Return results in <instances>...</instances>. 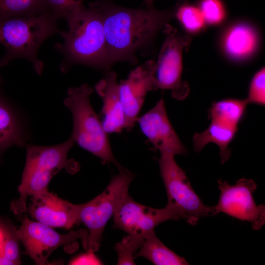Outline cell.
Listing matches in <instances>:
<instances>
[{
  "label": "cell",
  "instance_id": "44dd1931",
  "mask_svg": "<svg viewBox=\"0 0 265 265\" xmlns=\"http://www.w3.org/2000/svg\"><path fill=\"white\" fill-rule=\"evenodd\" d=\"M48 12L44 0H0V21Z\"/></svg>",
  "mask_w": 265,
  "mask_h": 265
},
{
  "label": "cell",
  "instance_id": "ac0fdd59",
  "mask_svg": "<svg viewBox=\"0 0 265 265\" xmlns=\"http://www.w3.org/2000/svg\"><path fill=\"white\" fill-rule=\"evenodd\" d=\"M238 128L219 122L211 121L209 127L201 133H196L193 137L194 149L201 151L210 143L217 145L219 148L221 163L224 164L231 156V152L228 147L234 138Z\"/></svg>",
  "mask_w": 265,
  "mask_h": 265
},
{
  "label": "cell",
  "instance_id": "9a60e30c",
  "mask_svg": "<svg viewBox=\"0 0 265 265\" xmlns=\"http://www.w3.org/2000/svg\"><path fill=\"white\" fill-rule=\"evenodd\" d=\"M0 84V162L6 151L25 147L31 137L29 121L21 108L3 91Z\"/></svg>",
  "mask_w": 265,
  "mask_h": 265
},
{
  "label": "cell",
  "instance_id": "8fae6325",
  "mask_svg": "<svg viewBox=\"0 0 265 265\" xmlns=\"http://www.w3.org/2000/svg\"><path fill=\"white\" fill-rule=\"evenodd\" d=\"M114 227L129 235L145 236L157 225L166 221L180 220L181 215L166 206L153 208L135 201L128 194L122 201L114 215Z\"/></svg>",
  "mask_w": 265,
  "mask_h": 265
},
{
  "label": "cell",
  "instance_id": "7c38bea8",
  "mask_svg": "<svg viewBox=\"0 0 265 265\" xmlns=\"http://www.w3.org/2000/svg\"><path fill=\"white\" fill-rule=\"evenodd\" d=\"M155 61L149 60L131 71L127 78L119 82V93L122 105L125 127L131 130L137 122L146 94L156 90L153 72Z\"/></svg>",
  "mask_w": 265,
  "mask_h": 265
},
{
  "label": "cell",
  "instance_id": "52a82bcc",
  "mask_svg": "<svg viewBox=\"0 0 265 265\" xmlns=\"http://www.w3.org/2000/svg\"><path fill=\"white\" fill-rule=\"evenodd\" d=\"M158 162L167 195L166 206L177 211L182 219L192 225L197 224L201 218L211 215L213 207L203 203L176 162L174 156L161 155Z\"/></svg>",
  "mask_w": 265,
  "mask_h": 265
},
{
  "label": "cell",
  "instance_id": "e0dca14e",
  "mask_svg": "<svg viewBox=\"0 0 265 265\" xmlns=\"http://www.w3.org/2000/svg\"><path fill=\"white\" fill-rule=\"evenodd\" d=\"M95 89L103 102L100 120L104 130L107 134L120 133L125 129V119L117 74L113 71L106 72Z\"/></svg>",
  "mask_w": 265,
  "mask_h": 265
},
{
  "label": "cell",
  "instance_id": "8992f818",
  "mask_svg": "<svg viewBox=\"0 0 265 265\" xmlns=\"http://www.w3.org/2000/svg\"><path fill=\"white\" fill-rule=\"evenodd\" d=\"M114 176L107 187L92 200L79 204V218L87 228V235L81 239L86 251L99 250L105 226L128 194L134 175L123 168Z\"/></svg>",
  "mask_w": 265,
  "mask_h": 265
},
{
  "label": "cell",
  "instance_id": "7a4b0ae2",
  "mask_svg": "<svg viewBox=\"0 0 265 265\" xmlns=\"http://www.w3.org/2000/svg\"><path fill=\"white\" fill-rule=\"evenodd\" d=\"M68 29L61 30L62 42L54 45L62 57L59 68L66 73L75 65L107 72L113 65L109 55L101 14L91 3L66 21Z\"/></svg>",
  "mask_w": 265,
  "mask_h": 265
},
{
  "label": "cell",
  "instance_id": "5bb4252c",
  "mask_svg": "<svg viewBox=\"0 0 265 265\" xmlns=\"http://www.w3.org/2000/svg\"><path fill=\"white\" fill-rule=\"evenodd\" d=\"M26 212L37 221L51 227L69 229L80 223L79 204L63 200L48 190L31 196Z\"/></svg>",
  "mask_w": 265,
  "mask_h": 265
},
{
  "label": "cell",
  "instance_id": "603a6c76",
  "mask_svg": "<svg viewBox=\"0 0 265 265\" xmlns=\"http://www.w3.org/2000/svg\"><path fill=\"white\" fill-rule=\"evenodd\" d=\"M144 236L129 235L115 244L118 265H135L134 253L139 249Z\"/></svg>",
  "mask_w": 265,
  "mask_h": 265
},
{
  "label": "cell",
  "instance_id": "484cf974",
  "mask_svg": "<svg viewBox=\"0 0 265 265\" xmlns=\"http://www.w3.org/2000/svg\"><path fill=\"white\" fill-rule=\"evenodd\" d=\"M0 226L3 234V252L4 255L14 262L16 265H19L20 253L19 239L15 233L16 228L12 225L2 224Z\"/></svg>",
  "mask_w": 265,
  "mask_h": 265
},
{
  "label": "cell",
  "instance_id": "ba28073f",
  "mask_svg": "<svg viewBox=\"0 0 265 265\" xmlns=\"http://www.w3.org/2000/svg\"><path fill=\"white\" fill-rule=\"evenodd\" d=\"M165 39L157 61H155L153 78L156 90H170L178 100L185 98L189 93L187 84L182 81L183 54L190 42L169 23L163 28Z\"/></svg>",
  "mask_w": 265,
  "mask_h": 265
},
{
  "label": "cell",
  "instance_id": "5b68a950",
  "mask_svg": "<svg viewBox=\"0 0 265 265\" xmlns=\"http://www.w3.org/2000/svg\"><path fill=\"white\" fill-rule=\"evenodd\" d=\"M93 88L87 84L70 87L64 100L72 114L73 127L71 137L74 144L99 157L105 163H113L121 167L111 149L108 134L91 104Z\"/></svg>",
  "mask_w": 265,
  "mask_h": 265
},
{
  "label": "cell",
  "instance_id": "3957f363",
  "mask_svg": "<svg viewBox=\"0 0 265 265\" xmlns=\"http://www.w3.org/2000/svg\"><path fill=\"white\" fill-rule=\"evenodd\" d=\"M58 21L49 12L0 20V43L6 52L0 58V67L12 60L23 59L29 62L35 73L41 76L44 63L38 58V52L46 39L60 33Z\"/></svg>",
  "mask_w": 265,
  "mask_h": 265
},
{
  "label": "cell",
  "instance_id": "6da1fadb",
  "mask_svg": "<svg viewBox=\"0 0 265 265\" xmlns=\"http://www.w3.org/2000/svg\"><path fill=\"white\" fill-rule=\"evenodd\" d=\"M93 3L102 19L113 65L122 61L136 64V54L150 47L159 31L174 18V9L131 8L104 0Z\"/></svg>",
  "mask_w": 265,
  "mask_h": 265
},
{
  "label": "cell",
  "instance_id": "2e32d148",
  "mask_svg": "<svg viewBox=\"0 0 265 265\" xmlns=\"http://www.w3.org/2000/svg\"><path fill=\"white\" fill-rule=\"evenodd\" d=\"M260 44L258 30L250 23L234 22L222 32L219 40L221 52L229 60L242 62L253 57Z\"/></svg>",
  "mask_w": 265,
  "mask_h": 265
},
{
  "label": "cell",
  "instance_id": "9c48e42d",
  "mask_svg": "<svg viewBox=\"0 0 265 265\" xmlns=\"http://www.w3.org/2000/svg\"><path fill=\"white\" fill-rule=\"evenodd\" d=\"M220 196L211 216L223 212L237 219L250 223L253 229H260L265 223V206L257 205L253 194L257 188L251 179L241 178L231 185L221 179L217 181Z\"/></svg>",
  "mask_w": 265,
  "mask_h": 265
},
{
  "label": "cell",
  "instance_id": "f546056e",
  "mask_svg": "<svg viewBox=\"0 0 265 265\" xmlns=\"http://www.w3.org/2000/svg\"><path fill=\"white\" fill-rule=\"evenodd\" d=\"M3 234L0 226V253L3 252Z\"/></svg>",
  "mask_w": 265,
  "mask_h": 265
},
{
  "label": "cell",
  "instance_id": "1f68e13d",
  "mask_svg": "<svg viewBox=\"0 0 265 265\" xmlns=\"http://www.w3.org/2000/svg\"><path fill=\"white\" fill-rule=\"evenodd\" d=\"M3 81V80L2 77L0 74V84H2Z\"/></svg>",
  "mask_w": 265,
  "mask_h": 265
},
{
  "label": "cell",
  "instance_id": "4dcf8cb0",
  "mask_svg": "<svg viewBox=\"0 0 265 265\" xmlns=\"http://www.w3.org/2000/svg\"><path fill=\"white\" fill-rule=\"evenodd\" d=\"M154 0H143L144 4L145 7H153V3Z\"/></svg>",
  "mask_w": 265,
  "mask_h": 265
},
{
  "label": "cell",
  "instance_id": "30bf717a",
  "mask_svg": "<svg viewBox=\"0 0 265 265\" xmlns=\"http://www.w3.org/2000/svg\"><path fill=\"white\" fill-rule=\"evenodd\" d=\"M15 233L23 243L25 253L29 255L37 265L48 264L47 259L57 248L74 243L88 234L87 230L80 229L65 234L59 233L51 227L24 217Z\"/></svg>",
  "mask_w": 265,
  "mask_h": 265
},
{
  "label": "cell",
  "instance_id": "cb8c5ba5",
  "mask_svg": "<svg viewBox=\"0 0 265 265\" xmlns=\"http://www.w3.org/2000/svg\"><path fill=\"white\" fill-rule=\"evenodd\" d=\"M83 0H44L48 12L57 20L67 21L84 6Z\"/></svg>",
  "mask_w": 265,
  "mask_h": 265
},
{
  "label": "cell",
  "instance_id": "7402d4cb",
  "mask_svg": "<svg viewBox=\"0 0 265 265\" xmlns=\"http://www.w3.org/2000/svg\"><path fill=\"white\" fill-rule=\"evenodd\" d=\"M176 18L181 27L191 34L200 33L205 28L206 23L198 7L183 3L174 9Z\"/></svg>",
  "mask_w": 265,
  "mask_h": 265
},
{
  "label": "cell",
  "instance_id": "83f0119b",
  "mask_svg": "<svg viewBox=\"0 0 265 265\" xmlns=\"http://www.w3.org/2000/svg\"><path fill=\"white\" fill-rule=\"evenodd\" d=\"M70 265H100L101 262L94 254L93 252L87 251V253L80 255L72 260Z\"/></svg>",
  "mask_w": 265,
  "mask_h": 265
},
{
  "label": "cell",
  "instance_id": "4316f807",
  "mask_svg": "<svg viewBox=\"0 0 265 265\" xmlns=\"http://www.w3.org/2000/svg\"><path fill=\"white\" fill-rule=\"evenodd\" d=\"M248 103L261 105L265 103V69L263 67L258 70L251 81L247 98Z\"/></svg>",
  "mask_w": 265,
  "mask_h": 265
},
{
  "label": "cell",
  "instance_id": "277c9868",
  "mask_svg": "<svg viewBox=\"0 0 265 265\" xmlns=\"http://www.w3.org/2000/svg\"><path fill=\"white\" fill-rule=\"evenodd\" d=\"M74 144L70 138L56 145L43 146L27 143L25 167L18 186L19 197L10 204V209L17 216L26 211L29 196L48 190L51 179L62 169L73 174L79 169V165L68 159V153Z\"/></svg>",
  "mask_w": 265,
  "mask_h": 265
},
{
  "label": "cell",
  "instance_id": "4fadbf2b",
  "mask_svg": "<svg viewBox=\"0 0 265 265\" xmlns=\"http://www.w3.org/2000/svg\"><path fill=\"white\" fill-rule=\"evenodd\" d=\"M137 122L142 133L161 155H182L187 151L168 118L164 100L138 117Z\"/></svg>",
  "mask_w": 265,
  "mask_h": 265
},
{
  "label": "cell",
  "instance_id": "d6986e66",
  "mask_svg": "<svg viewBox=\"0 0 265 265\" xmlns=\"http://www.w3.org/2000/svg\"><path fill=\"white\" fill-rule=\"evenodd\" d=\"M143 257L156 265H187L189 263L166 246L156 236L154 230L145 235L136 257Z\"/></svg>",
  "mask_w": 265,
  "mask_h": 265
},
{
  "label": "cell",
  "instance_id": "d4e9b609",
  "mask_svg": "<svg viewBox=\"0 0 265 265\" xmlns=\"http://www.w3.org/2000/svg\"><path fill=\"white\" fill-rule=\"evenodd\" d=\"M198 8L206 24L219 25L226 18V11L221 0H201Z\"/></svg>",
  "mask_w": 265,
  "mask_h": 265
},
{
  "label": "cell",
  "instance_id": "f1b7e54d",
  "mask_svg": "<svg viewBox=\"0 0 265 265\" xmlns=\"http://www.w3.org/2000/svg\"><path fill=\"white\" fill-rule=\"evenodd\" d=\"M0 265H16V264L12 260L6 257L3 252H0Z\"/></svg>",
  "mask_w": 265,
  "mask_h": 265
},
{
  "label": "cell",
  "instance_id": "ffe728a7",
  "mask_svg": "<svg viewBox=\"0 0 265 265\" xmlns=\"http://www.w3.org/2000/svg\"><path fill=\"white\" fill-rule=\"evenodd\" d=\"M248 103L246 99H226L214 102L209 110V118L211 121L237 127Z\"/></svg>",
  "mask_w": 265,
  "mask_h": 265
}]
</instances>
